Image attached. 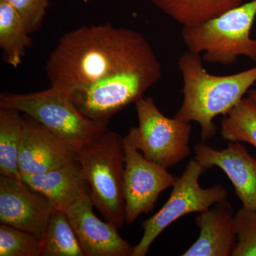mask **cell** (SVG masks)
Returning <instances> with one entry per match:
<instances>
[{
	"label": "cell",
	"instance_id": "6da1fadb",
	"mask_svg": "<svg viewBox=\"0 0 256 256\" xmlns=\"http://www.w3.org/2000/svg\"><path fill=\"white\" fill-rule=\"evenodd\" d=\"M156 58L146 37L136 30L110 23L85 25L60 37L46 72L50 86L70 95Z\"/></svg>",
	"mask_w": 256,
	"mask_h": 256
},
{
	"label": "cell",
	"instance_id": "7a4b0ae2",
	"mask_svg": "<svg viewBox=\"0 0 256 256\" xmlns=\"http://www.w3.org/2000/svg\"><path fill=\"white\" fill-rule=\"evenodd\" d=\"M202 62L201 55L190 50L178 58L184 98L174 117L200 124L202 142H206L216 134L214 120L228 114L255 85L256 66L238 74L216 76L206 72Z\"/></svg>",
	"mask_w": 256,
	"mask_h": 256
},
{
	"label": "cell",
	"instance_id": "3957f363",
	"mask_svg": "<svg viewBox=\"0 0 256 256\" xmlns=\"http://www.w3.org/2000/svg\"><path fill=\"white\" fill-rule=\"evenodd\" d=\"M0 108L23 112L62 138L76 153L108 130L109 122L87 118L68 94L55 87L30 94L2 92Z\"/></svg>",
	"mask_w": 256,
	"mask_h": 256
},
{
	"label": "cell",
	"instance_id": "277c9868",
	"mask_svg": "<svg viewBox=\"0 0 256 256\" xmlns=\"http://www.w3.org/2000/svg\"><path fill=\"white\" fill-rule=\"evenodd\" d=\"M89 185L94 206L106 220L122 228L126 222L124 195V140L108 130L76 153Z\"/></svg>",
	"mask_w": 256,
	"mask_h": 256
},
{
	"label": "cell",
	"instance_id": "5b68a950",
	"mask_svg": "<svg viewBox=\"0 0 256 256\" xmlns=\"http://www.w3.org/2000/svg\"><path fill=\"white\" fill-rule=\"evenodd\" d=\"M256 18V0L242 3L220 16L194 26H183L188 50L206 63L232 65L238 56L256 62V40L250 31Z\"/></svg>",
	"mask_w": 256,
	"mask_h": 256
},
{
	"label": "cell",
	"instance_id": "8992f818",
	"mask_svg": "<svg viewBox=\"0 0 256 256\" xmlns=\"http://www.w3.org/2000/svg\"><path fill=\"white\" fill-rule=\"evenodd\" d=\"M161 76V65L156 58L101 79L69 96L87 118L109 122L114 114L142 98Z\"/></svg>",
	"mask_w": 256,
	"mask_h": 256
},
{
	"label": "cell",
	"instance_id": "52a82bcc",
	"mask_svg": "<svg viewBox=\"0 0 256 256\" xmlns=\"http://www.w3.org/2000/svg\"><path fill=\"white\" fill-rule=\"evenodd\" d=\"M205 170L192 160L172 186L170 198L159 212L144 220L142 238L133 248L132 256H146L152 244L172 224L193 213L208 210L218 202L228 200V192L222 185L208 188L200 186V178Z\"/></svg>",
	"mask_w": 256,
	"mask_h": 256
},
{
	"label": "cell",
	"instance_id": "ba28073f",
	"mask_svg": "<svg viewBox=\"0 0 256 256\" xmlns=\"http://www.w3.org/2000/svg\"><path fill=\"white\" fill-rule=\"evenodd\" d=\"M136 108L138 126L128 134L146 159L168 169L190 156V122L165 116L152 97L141 98Z\"/></svg>",
	"mask_w": 256,
	"mask_h": 256
},
{
	"label": "cell",
	"instance_id": "9c48e42d",
	"mask_svg": "<svg viewBox=\"0 0 256 256\" xmlns=\"http://www.w3.org/2000/svg\"><path fill=\"white\" fill-rule=\"evenodd\" d=\"M124 195L126 222L130 225L140 216L152 210L160 194L176 182L178 178L168 168L146 159L129 134L124 136Z\"/></svg>",
	"mask_w": 256,
	"mask_h": 256
},
{
	"label": "cell",
	"instance_id": "30bf717a",
	"mask_svg": "<svg viewBox=\"0 0 256 256\" xmlns=\"http://www.w3.org/2000/svg\"><path fill=\"white\" fill-rule=\"evenodd\" d=\"M50 200L21 178L0 175V223L42 240L54 212Z\"/></svg>",
	"mask_w": 256,
	"mask_h": 256
},
{
	"label": "cell",
	"instance_id": "8fae6325",
	"mask_svg": "<svg viewBox=\"0 0 256 256\" xmlns=\"http://www.w3.org/2000/svg\"><path fill=\"white\" fill-rule=\"evenodd\" d=\"M18 154L21 176L40 175L76 160V152L65 141L24 114Z\"/></svg>",
	"mask_w": 256,
	"mask_h": 256
},
{
	"label": "cell",
	"instance_id": "7c38bea8",
	"mask_svg": "<svg viewBox=\"0 0 256 256\" xmlns=\"http://www.w3.org/2000/svg\"><path fill=\"white\" fill-rule=\"evenodd\" d=\"M90 194L66 210L70 225L85 256H132L133 248L120 234L118 227L96 216Z\"/></svg>",
	"mask_w": 256,
	"mask_h": 256
},
{
	"label": "cell",
	"instance_id": "4fadbf2b",
	"mask_svg": "<svg viewBox=\"0 0 256 256\" xmlns=\"http://www.w3.org/2000/svg\"><path fill=\"white\" fill-rule=\"evenodd\" d=\"M194 159L204 170L220 168L233 184L242 207L256 210V159L240 142L216 150L205 142L194 146Z\"/></svg>",
	"mask_w": 256,
	"mask_h": 256
},
{
	"label": "cell",
	"instance_id": "5bb4252c",
	"mask_svg": "<svg viewBox=\"0 0 256 256\" xmlns=\"http://www.w3.org/2000/svg\"><path fill=\"white\" fill-rule=\"evenodd\" d=\"M233 206L228 200L218 202L198 213L196 224L200 234L182 256H233L237 234Z\"/></svg>",
	"mask_w": 256,
	"mask_h": 256
},
{
	"label": "cell",
	"instance_id": "9a60e30c",
	"mask_svg": "<svg viewBox=\"0 0 256 256\" xmlns=\"http://www.w3.org/2000/svg\"><path fill=\"white\" fill-rule=\"evenodd\" d=\"M21 180L50 200L54 210H66L89 194V185L76 160L40 175L21 176Z\"/></svg>",
	"mask_w": 256,
	"mask_h": 256
},
{
	"label": "cell",
	"instance_id": "2e32d148",
	"mask_svg": "<svg viewBox=\"0 0 256 256\" xmlns=\"http://www.w3.org/2000/svg\"><path fill=\"white\" fill-rule=\"evenodd\" d=\"M156 8L182 26H194L217 18L244 3V0H150Z\"/></svg>",
	"mask_w": 256,
	"mask_h": 256
},
{
	"label": "cell",
	"instance_id": "e0dca14e",
	"mask_svg": "<svg viewBox=\"0 0 256 256\" xmlns=\"http://www.w3.org/2000/svg\"><path fill=\"white\" fill-rule=\"evenodd\" d=\"M20 15L4 0H0V48L3 60L16 68L22 63L32 40Z\"/></svg>",
	"mask_w": 256,
	"mask_h": 256
},
{
	"label": "cell",
	"instance_id": "ac0fdd59",
	"mask_svg": "<svg viewBox=\"0 0 256 256\" xmlns=\"http://www.w3.org/2000/svg\"><path fill=\"white\" fill-rule=\"evenodd\" d=\"M24 122L20 111L0 108V175L21 178L18 154Z\"/></svg>",
	"mask_w": 256,
	"mask_h": 256
},
{
	"label": "cell",
	"instance_id": "d6986e66",
	"mask_svg": "<svg viewBox=\"0 0 256 256\" xmlns=\"http://www.w3.org/2000/svg\"><path fill=\"white\" fill-rule=\"evenodd\" d=\"M40 256H85L65 212L52 214L41 240Z\"/></svg>",
	"mask_w": 256,
	"mask_h": 256
},
{
	"label": "cell",
	"instance_id": "ffe728a7",
	"mask_svg": "<svg viewBox=\"0 0 256 256\" xmlns=\"http://www.w3.org/2000/svg\"><path fill=\"white\" fill-rule=\"evenodd\" d=\"M220 134L224 140L248 142L256 149V105L248 97L224 116Z\"/></svg>",
	"mask_w": 256,
	"mask_h": 256
},
{
	"label": "cell",
	"instance_id": "44dd1931",
	"mask_svg": "<svg viewBox=\"0 0 256 256\" xmlns=\"http://www.w3.org/2000/svg\"><path fill=\"white\" fill-rule=\"evenodd\" d=\"M41 240L11 226L0 225V256H40Z\"/></svg>",
	"mask_w": 256,
	"mask_h": 256
},
{
	"label": "cell",
	"instance_id": "7402d4cb",
	"mask_svg": "<svg viewBox=\"0 0 256 256\" xmlns=\"http://www.w3.org/2000/svg\"><path fill=\"white\" fill-rule=\"evenodd\" d=\"M237 244L233 256H256V210L242 207L234 215Z\"/></svg>",
	"mask_w": 256,
	"mask_h": 256
},
{
	"label": "cell",
	"instance_id": "603a6c76",
	"mask_svg": "<svg viewBox=\"0 0 256 256\" xmlns=\"http://www.w3.org/2000/svg\"><path fill=\"white\" fill-rule=\"evenodd\" d=\"M20 15L30 34L38 32L43 24L52 0H4Z\"/></svg>",
	"mask_w": 256,
	"mask_h": 256
},
{
	"label": "cell",
	"instance_id": "cb8c5ba5",
	"mask_svg": "<svg viewBox=\"0 0 256 256\" xmlns=\"http://www.w3.org/2000/svg\"><path fill=\"white\" fill-rule=\"evenodd\" d=\"M248 97L256 105V82L255 85L252 88H250L247 92Z\"/></svg>",
	"mask_w": 256,
	"mask_h": 256
},
{
	"label": "cell",
	"instance_id": "d4e9b609",
	"mask_svg": "<svg viewBox=\"0 0 256 256\" xmlns=\"http://www.w3.org/2000/svg\"><path fill=\"white\" fill-rule=\"evenodd\" d=\"M79 1L82 2L88 3L90 0H79Z\"/></svg>",
	"mask_w": 256,
	"mask_h": 256
}]
</instances>
